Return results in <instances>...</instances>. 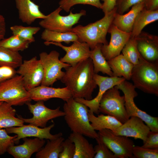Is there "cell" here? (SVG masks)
<instances>
[{"mask_svg":"<svg viewBox=\"0 0 158 158\" xmlns=\"http://www.w3.org/2000/svg\"><path fill=\"white\" fill-rule=\"evenodd\" d=\"M32 100L46 101L53 98L61 99L66 102L72 97L71 91L66 87L55 88L42 85L28 91Z\"/></svg>","mask_w":158,"mask_h":158,"instance_id":"obj_19","label":"cell"},{"mask_svg":"<svg viewBox=\"0 0 158 158\" xmlns=\"http://www.w3.org/2000/svg\"><path fill=\"white\" fill-rule=\"evenodd\" d=\"M55 126L52 123L47 127L39 128V127L29 124L17 127H11L5 128L8 134L14 133L17 135L14 139L15 143L17 144L19 140L24 138L33 137L41 139L52 140L63 136L62 133L60 132L55 135L50 133V130Z\"/></svg>","mask_w":158,"mask_h":158,"instance_id":"obj_14","label":"cell"},{"mask_svg":"<svg viewBox=\"0 0 158 158\" xmlns=\"http://www.w3.org/2000/svg\"><path fill=\"white\" fill-rule=\"evenodd\" d=\"M78 4L90 5L101 9L102 4L100 0H61L59 6L66 12H69L71 8Z\"/></svg>","mask_w":158,"mask_h":158,"instance_id":"obj_35","label":"cell"},{"mask_svg":"<svg viewBox=\"0 0 158 158\" xmlns=\"http://www.w3.org/2000/svg\"><path fill=\"white\" fill-rule=\"evenodd\" d=\"M89 109L88 116L91 125L95 130L98 131L104 129L113 131L120 127L122 123L114 117L100 114L96 116Z\"/></svg>","mask_w":158,"mask_h":158,"instance_id":"obj_25","label":"cell"},{"mask_svg":"<svg viewBox=\"0 0 158 158\" xmlns=\"http://www.w3.org/2000/svg\"><path fill=\"white\" fill-rule=\"evenodd\" d=\"M2 102H0V105L2 103Z\"/></svg>","mask_w":158,"mask_h":158,"instance_id":"obj_46","label":"cell"},{"mask_svg":"<svg viewBox=\"0 0 158 158\" xmlns=\"http://www.w3.org/2000/svg\"><path fill=\"white\" fill-rule=\"evenodd\" d=\"M144 8L151 11L158 10V0H144Z\"/></svg>","mask_w":158,"mask_h":158,"instance_id":"obj_44","label":"cell"},{"mask_svg":"<svg viewBox=\"0 0 158 158\" xmlns=\"http://www.w3.org/2000/svg\"><path fill=\"white\" fill-rule=\"evenodd\" d=\"M99 136L117 158L133 157V141L128 137L114 134L110 130L99 131Z\"/></svg>","mask_w":158,"mask_h":158,"instance_id":"obj_10","label":"cell"},{"mask_svg":"<svg viewBox=\"0 0 158 158\" xmlns=\"http://www.w3.org/2000/svg\"><path fill=\"white\" fill-rule=\"evenodd\" d=\"M18 68L17 73L22 77L24 87L28 91L41 85L44 72L37 56L24 60Z\"/></svg>","mask_w":158,"mask_h":158,"instance_id":"obj_12","label":"cell"},{"mask_svg":"<svg viewBox=\"0 0 158 158\" xmlns=\"http://www.w3.org/2000/svg\"><path fill=\"white\" fill-rule=\"evenodd\" d=\"M124 96L121 95L116 86L108 90L99 102V112L113 116L122 124L129 118L125 107Z\"/></svg>","mask_w":158,"mask_h":158,"instance_id":"obj_7","label":"cell"},{"mask_svg":"<svg viewBox=\"0 0 158 158\" xmlns=\"http://www.w3.org/2000/svg\"><path fill=\"white\" fill-rule=\"evenodd\" d=\"M102 44H98L93 49L91 50L90 58L92 61L94 72L97 74L101 72L110 77H113L111 69L101 51Z\"/></svg>","mask_w":158,"mask_h":158,"instance_id":"obj_28","label":"cell"},{"mask_svg":"<svg viewBox=\"0 0 158 158\" xmlns=\"http://www.w3.org/2000/svg\"><path fill=\"white\" fill-rule=\"evenodd\" d=\"M158 20V10H149L144 7L136 18L131 32L130 37H136L145 26Z\"/></svg>","mask_w":158,"mask_h":158,"instance_id":"obj_27","label":"cell"},{"mask_svg":"<svg viewBox=\"0 0 158 158\" xmlns=\"http://www.w3.org/2000/svg\"><path fill=\"white\" fill-rule=\"evenodd\" d=\"M6 32L5 20L3 16L0 14V41L4 38Z\"/></svg>","mask_w":158,"mask_h":158,"instance_id":"obj_45","label":"cell"},{"mask_svg":"<svg viewBox=\"0 0 158 158\" xmlns=\"http://www.w3.org/2000/svg\"><path fill=\"white\" fill-rule=\"evenodd\" d=\"M31 43L19 36L13 35L0 41V46L11 51L19 52L28 49Z\"/></svg>","mask_w":158,"mask_h":158,"instance_id":"obj_32","label":"cell"},{"mask_svg":"<svg viewBox=\"0 0 158 158\" xmlns=\"http://www.w3.org/2000/svg\"><path fill=\"white\" fill-rule=\"evenodd\" d=\"M72 132L68 138L74 144L75 151L73 158H93L95 153L93 145L83 136Z\"/></svg>","mask_w":158,"mask_h":158,"instance_id":"obj_23","label":"cell"},{"mask_svg":"<svg viewBox=\"0 0 158 158\" xmlns=\"http://www.w3.org/2000/svg\"><path fill=\"white\" fill-rule=\"evenodd\" d=\"M144 7V1L133 6L130 11L124 14H115L112 24L120 30L127 32H131L136 18Z\"/></svg>","mask_w":158,"mask_h":158,"instance_id":"obj_22","label":"cell"},{"mask_svg":"<svg viewBox=\"0 0 158 158\" xmlns=\"http://www.w3.org/2000/svg\"><path fill=\"white\" fill-rule=\"evenodd\" d=\"M65 140L62 136L55 139H48L45 146L37 152L36 158H59Z\"/></svg>","mask_w":158,"mask_h":158,"instance_id":"obj_29","label":"cell"},{"mask_svg":"<svg viewBox=\"0 0 158 158\" xmlns=\"http://www.w3.org/2000/svg\"><path fill=\"white\" fill-rule=\"evenodd\" d=\"M23 62V57L19 52L0 46V66H7L16 68L19 67Z\"/></svg>","mask_w":158,"mask_h":158,"instance_id":"obj_31","label":"cell"},{"mask_svg":"<svg viewBox=\"0 0 158 158\" xmlns=\"http://www.w3.org/2000/svg\"><path fill=\"white\" fill-rule=\"evenodd\" d=\"M41 38L45 42L59 43L63 42L67 44L71 42L79 41L77 35L72 31L61 32L46 29H44L42 32Z\"/></svg>","mask_w":158,"mask_h":158,"instance_id":"obj_30","label":"cell"},{"mask_svg":"<svg viewBox=\"0 0 158 158\" xmlns=\"http://www.w3.org/2000/svg\"><path fill=\"white\" fill-rule=\"evenodd\" d=\"M133 157L137 158H157L158 150L147 149L138 146L134 147L133 150Z\"/></svg>","mask_w":158,"mask_h":158,"instance_id":"obj_38","label":"cell"},{"mask_svg":"<svg viewBox=\"0 0 158 158\" xmlns=\"http://www.w3.org/2000/svg\"><path fill=\"white\" fill-rule=\"evenodd\" d=\"M37 102L34 104H31L30 102L26 104L30 112L33 114L32 118H24L21 116L17 115L18 117L22 119L24 123L44 128L46 126L47 123L49 120L63 116L65 115L64 111L61 110L60 107L55 109H51L45 106L44 101Z\"/></svg>","mask_w":158,"mask_h":158,"instance_id":"obj_11","label":"cell"},{"mask_svg":"<svg viewBox=\"0 0 158 158\" xmlns=\"http://www.w3.org/2000/svg\"><path fill=\"white\" fill-rule=\"evenodd\" d=\"M65 102L63 106V116L72 132L93 139L98 137V133L91 125L88 116V108L73 97Z\"/></svg>","mask_w":158,"mask_h":158,"instance_id":"obj_2","label":"cell"},{"mask_svg":"<svg viewBox=\"0 0 158 158\" xmlns=\"http://www.w3.org/2000/svg\"><path fill=\"white\" fill-rule=\"evenodd\" d=\"M116 12V7L101 19L86 26L78 25L73 27L71 31L77 35L79 41L87 43L91 50L98 44H107L106 35Z\"/></svg>","mask_w":158,"mask_h":158,"instance_id":"obj_3","label":"cell"},{"mask_svg":"<svg viewBox=\"0 0 158 158\" xmlns=\"http://www.w3.org/2000/svg\"><path fill=\"white\" fill-rule=\"evenodd\" d=\"M150 130L149 128L142 120L138 117L132 116L120 127L111 131L115 135L139 139L144 142Z\"/></svg>","mask_w":158,"mask_h":158,"instance_id":"obj_17","label":"cell"},{"mask_svg":"<svg viewBox=\"0 0 158 158\" xmlns=\"http://www.w3.org/2000/svg\"><path fill=\"white\" fill-rule=\"evenodd\" d=\"M116 87L124 94L125 107L127 114L129 118L134 116L142 120L151 131H158V117L152 116L138 108L134 102L138 94L133 84L125 80Z\"/></svg>","mask_w":158,"mask_h":158,"instance_id":"obj_6","label":"cell"},{"mask_svg":"<svg viewBox=\"0 0 158 158\" xmlns=\"http://www.w3.org/2000/svg\"><path fill=\"white\" fill-rule=\"evenodd\" d=\"M59 53L52 50L49 53L42 52L39 54L40 60L43 67L44 77L41 85L52 86L58 80H60L64 74L62 71L71 65L59 59Z\"/></svg>","mask_w":158,"mask_h":158,"instance_id":"obj_9","label":"cell"},{"mask_svg":"<svg viewBox=\"0 0 158 158\" xmlns=\"http://www.w3.org/2000/svg\"><path fill=\"white\" fill-rule=\"evenodd\" d=\"M97 144L94 147L95 153L94 158H117L114 154L108 147L99 137L95 139Z\"/></svg>","mask_w":158,"mask_h":158,"instance_id":"obj_36","label":"cell"},{"mask_svg":"<svg viewBox=\"0 0 158 158\" xmlns=\"http://www.w3.org/2000/svg\"><path fill=\"white\" fill-rule=\"evenodd\" d=\"M17 137L16 135L14 136L9 135L5 128L0 129V155L7 152L9 146L14 145V139Z\"/></svg>","mask_w":158,"mask_h":158,"instance_id":"obj_37","label":"cell"},{"mask_svg":"<svg viewBox=\"0 0 158 158\" xmlns=\"http://www.w3.org/2000/svg\"><path fill=\"white\" fill-rule=\"evenodd\" d=\"M16 111L12 106L3 102L0 105V129L24 125L23 120L15 116Z\"/></svg>","mask_w":158,"mask_h":158,"instance_id":"obj_26","label":"cell"},{"mask_svg":"<svg viewBox=\"0 0 158 158\" xmlns=\"http://www.w3.org/2000/svg\"><path fill=\"white\" fill-rule=\"evenodd\" d=\"M108 32L111 34L109 42L102 44L101 51L106 60L108 61L120 54L125 44L131 37V32L122 31L112 24Z\"/></svg>","mask_w":158,"mask_h":158,"instance_id":"obj_15","label":"cell"},{"mask_svg":"<svg viewBox=\"0 0 158 158\" xmlns=\"http://www.w3.org/2000/svg\"><path fill=\"white\" fill-rule=\"evenodd\" d=\"M61 81L71 91L74 99H92V94L97 87L94 79L95 73L90 58L65 68Z\"/></svg>","mask_w":158,"mask_h":158,"instance_id":"obj_1","label":"cell"},{"mask_svg":"<svg viewBox=\"0 0 158 158\" xmlns=\"http://www.w3.org/2000/svg\"><path fill=\"white\" fill-rule=\"evenodd\" d=\"M122 54L130 62L135 65L139 63L140 57L135 38L130 37L121 51Z\"/></svg>","mask_w":158,"mask_h":158,"instance_id":"obj_34","label":"cell"},{"mask_svg":"<svg viewBox=\"0 0 158 158\" xmlns=\"http://www.w3.org/2000/svg\"><path fill=\"white\" fill-rule=\"evenodd\" d=\"M93 78L97 85L99 87V92L97 96L89 100L83 98L74 99L76 101L86 105L94 113L98 115L99 113V102L104 93L109 89L119 85L126 80L123 77L104 76L95 73Z\"/></svg>","mask_w":158,"mask_h":158,"instance_id":"obj_13","label":"cell"},{"mask_svg":"<svg viewBox=\"0 0 158 158\" xmlns=\"http://www.w3.org/2000/svg\"><path fill=\"white\" fill-rule=\"evenodd\" d=\"M10 29L13 35L30 42L31 43L35 42L34 35L40 30L39 27L23 26L16 25L11 26Z\"/></svg>","mask_w":158,"mask_h":158,"instance_id":"obj_33","label":"cell"},{"mask_svg":"<svg viewBox=\"0 0 158 158\" xmlns=\"http://www.w3.org/2000/svg\"><path fill=\"white\" fill-rule=\"evenodd\" d=\"M17 71L11 67L7 66H0V84L13 77Z\"/></svg>","mask_w":158,"mask_h":158,"instance_id":"obj_42","label":"cell"},{"mask_svg":"<svg viewBox=\"0 0 158 158\" xmlns=\"http://www.w3.org/2000/svg\"><path fill=\"white\" fill-rule=\"evenodd\" d=\"M135 88L158 95V62H150L140 55L139 63L134 65L131 79Z\"/></svg>","mask_w":158,"mask_h":158,"instance_id":"obj_4","label":"cell"},{"mask_svg":"<svg viewBox=\"0 0 158 158\" xmlns=\"http://www.w3.org/2000/svg\"><path fill=\"white\" fill-rule=\"evenodd\" d=\"M75 151L74 144L68 138L63 142L62 150L59 154V158H73Z\"/></svg>","mask_w":158,"mask_h":158,"instance_id":"obj_39","label":"cell"},{"mask_svg":"<svg viewBox=\"0 0 158 158\" xmlns=\"http://www.w3.org/2000/svg\"><path fill=\"white\" fill-rule=\"evenodd\" d=\"M62 9L59 6L46 17L42 19L39 23L44 29L51 31L61 32H71L73 26L78 23L81 18L86 14L85 10H82L80 12L73 13L70 11L66 16H61L60 13Z\"/></svg>","mask_w":158,"mask_h":158,"instance_id":"obj_8","label":"cell"},{"mask_svg":"<svg viewBox=\"0 0 158 158\" xmlns=\"http://www.w3.org/2000/svg\"><path fill=\"white\" fill-rule=\"evenodd\" d=\"M144 0H117L116 7L117 13L123 14L133 6L143 1Z\"/></svg>","mask_w":158,"mask_h":158,"instance_id":"obj_41","label":"cell"},{"mask_svg":"<svg viewBox=\"0 0 158 158\" xmlns=\"http://www.w3.org/2000/svg\"><path fill=\"white\" fill-rule=\"evenodd\" d=\"M32 100L25 88L22 77L16 75L0 84V102L12 106H22Z\"/></svg>","mask_w":158,"mask_h":158,"instance_id":"obj_5","label":"cell"},{"mask_svg":"<svg viewBox=\"0 0 158 158\" xmlns=\"http://www.w3.org/2000/svg\"><path fill=\"white\" fill-rule=\"evenodd\" d=\"M113 73V77H123L126 80H130L134 65L128 61L122 54L107 61Z\"/></svg>","mask_w":158,"mask_h":158,"instance_id":"obj_24","label":"cell"},{"mask_svg":"<svg viewBox=\"0 0 158 158\" xmlns=\"http://www.w3.org/2000/svg\"><path fill=\"white\" fill-rule=\"evenodd\" d=\"M142 147L153 150H158V131L150 130Z\"/></svg>","mask_w":158,"mask_h":158,"instance_id":"obj_40","label":"cell"},{"mask_svg":"<svg viewBox=\"0 0 158 158\" xmlns=\"http://www.w3.org/2000/svg\"><path fill=\"white\" fill-rule=\"evenodd\" d=\"M22 144L12 145L7 149V152L15 158H30L34 153L37 152L45 143L44 139L35 137L34 139L23 138Z\"/></svg>","mask_w":158,"mask_h":158,"instance_id":"obj_20","label":"cell"},{"mask_svg":"<svg viewBox=\"0 0 158 158\" xmlns=\"http://www.w3.org/2000/svg\"><path fill=\"white\" fill-rule=\"evenodd\" d=\"M135 38L138 51L142 57L149 62H158V36L142 32Z\"/></svg>","mask_w":158,"mask_h":158,"instance_id":"obj_18","label":"cell"},{"mask_svg":"<svg viewBox=\"0 0 158 158\" xmlns=\"http://www.w3.org/2000/svg\"><path fill=\"white\" fill-rule=\"evenodd\" d=\"M102 4L101 9L104 14L112 11L116 7L117 0H101Z\"/></svg>","mask_w":158,"mask_h":158,"instance_id":"obj_43","label":"cell"},{"mask_svg":"<svg viewBox=\"0 0 158 158\" xmlns=\"http://www.w3.org/2000/svg\"><path fill=\"white\" fill-rule=\"evenodd\" d=\"M19 19L24 23L30 25L37 19H43L46 15L42 13L39 6L31 0H15Z\"/></svg>","mask_w":158,"mask_h":158,"instance_id":"obj_21","label":"cell"},{"mask_svg":"<svg viewBox=\"0 0 158 158\" xmlns=\"http://www.w3.org/2000/svg\"><path fill=\"white\" fill-rule=\"evenodd\" d=\"M73 42L69 46H64L61 43L51 42H45L44 44L47 46L53 44L61 48L66 54L60 60L72 66L90 58L91 51L89 46L85 42L79 41Z\"/></svg>","mask_w":158,"mask_h":158,"instance_id":"obj_16","label":"cell"}]
</instances>
